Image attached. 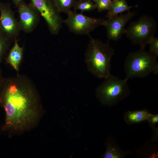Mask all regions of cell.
Wrapping results in <instances>:
<instances>
[{
    "mask_svg": "<svg viewBox=\"0 0 158 158\" xmlns=\"http://www.w3.org/2000/svg\"><path fill=\"white\" fill-rule=\"evenodd\" d=\"M150 114L145 110L130 111L127 113L126 118L127 120L129 123H138L147 120Z\"/></svg>",
    "mask_w": 158,
    "mask_h": 158,
    "instance_id": "13",
    "label": "cell"
},
{
    "mask_svg": "<svg viewBox=\"0 0 158 158\" xmlns=\"http://www.w3.org/2000/svg\"><path fill=\"white\" fill-rule=\"evenodd\" d=\"M14 4L16 6L20 3L21 1L23 0H11Z\"/></svg>",
    "mask_w": 158,
    "mask_h": 158,
    "instance_id": "21",
    "label": "cell"
},
{
    "mask_svg": "<svg viewBox=\"0 0 158 158\" xmlns=\"http://www.w3.org/2000/svg\"><path fill=\"white\" fill-rule=\"evenodd\" d=\"M112 1L111 0H96L94 3L98 11L101 12L109 10L111 6Z\"/></svg>",
    "mask_w": 158,
    "mask_h": 158,
    "instance_id": "16",
    "label": "cell"
},
{
    "mask_svg": "<svg viewBox=\"0 0 158 158\" xmlns=\"http://www.w3.org/2000/svg\"><path fill=\"white\" fill-rule=\"evenodd\" d=\"M134 12L128 11L124 14H120L114 17L104 20L102 25L106 29L109 40H117L125 34V25L127 23L135 16Z\"/></svg>",
    "mask_w": 158,
    "mask_h": 158,
    "instance_id": "10",
    "label": "cell"
},
{
    "mask_svg": "<svg viewBox=\"0 0 158 158\" xmlns=\"http://www.w3.org/2000/svg\"><path fill=\"white\" fill-rule=\"evenodd\" d=\"M1 37V36H0Z\"/></svg>",
    "mask_w": 158,
    "mask_h": 158,
    "instance_id": "25",
    "label": "cell"
},
{
    "mask_svg": "<svg viewBox=\"0 0 158 158\" xmlns=\"http://www.w3.org/2000/svg\"><path fill=\"white\" fill-rule=\"evenodd\" d=\"M8 42L0 36V62L6 54L8 49Z\"/></svg>",
    "mask_w": 158,
    "mask_h": 158,
    "instance_id": "19",
    "label": "cell"
},
{
    "mask_svg": "<svg viewBox=\"0 0 158 158\" xmlns=\"http://www.w3.org/2000/svg\"><path fill=\"white\" fill-rule=\"evenodd\" d=\"M111 6L108 11L106 17L111 18L122 13L126 11H129L133 7L138 6H131L128 5L126 0H112Z\"/></svg>",
    "mask_w": 158,
    "mask_h": 158,
    "instance_id": "12",
    "label": "cell"
},
{
    "mask_svg": "<svg viewBox=\"0 0 158 158\" xmlns=\"http://www.w3.org/2000/svg\"><path fill=\"white\" fill-rule=\"evenodd\" d=\"M46 23L53 35H57L61 29L63 20L58 11L54 0H30Z\"/></svg>",
    "mask_w": 158,
    "mask_h": 158,
    "instance_id": "8",
    "label": "cell"
},
{
    "mask_svg": "<svg viewBox=\"0 0 158 158\" xmlns=\"http://www.w3.org/2000/svg\"><path fill=\"white\" fill-rule=\"evenodd\" d=\"M3 79H2L1 78V74H0V84L1 82V81H2V80Z\"/></svg>",
    "mask_w": 158,
    "mask_h": 158,
    "instance_id": "22",
    "label": "cell"
},
{
    "mask_svg": "<svg viewBox=\"0 0 158 158\" xmlns=\"http://www.w3.org/2000/svg\"><path fill=\"white\" fill-rule=\"evenodd\" d=\"M157 56L145 48L129 53L127 56L124 63L126 75L125 79L134 78H143L153 73H158Z\"/></svg>",
    "mask_w": 158,
    "mask_h": 158,
    "instance_id": "3",
    "label": "cell"
},
{
    "mask_svg": "<svg viewBox=\"0 0 158 158\" xmlns=\"http://www.w3.org/2000/svg\"><path fill=\"white\" fill-rule=\"evenodd\" d=\"M0 104L6 118L2 129L20 134L35 126L41 116L38 99L30 88L3 79L0 84Z\"/></svg>",
    "mask_w": 158,
    "mask_h": 158,
    "instance_id": "1",
    "label": "cell"
},
{
    "mask_svg": "<svg viewBox=\"0 0 158 158\" xmlns=\"http://www.w3.org/2000/svg\"><path fill=\"white\" fill-rule=\"evenodd\" d=\"M90 1H93L94 2H95L96 0H90Z\"/></svg>",
    "mask_w": 158,
    "mask_h": 158,
    "instance_id": "23",
    "label": "cell"
},
{
    "mask_svg": "<svg viewBox=\"0 0 158 158\" xmlns=\"http://www.w3.org/2000/svg\"><path fill=\"white\" fill-rule=\"evenodd\" d=\"M85 54V61L87 70L96 77L104 79L111 74V61L114 50L109 41L105 43L90 35Z\"/></svg>",
    "mask_w": 158,
    "mask_h": 158,
    "instance_id": "2",
    "label": "cell"
},
{
    "mask_svg": "<svg viewBox=\"0 0 158 158\" xmlns=\"http://www.w3.org/2000/svg\"><path fill=\"white\" fill-rule=\"evenodd\" d=\"M67 18L63 23L71 32L76 34L90 35V33L97 28L102 25L104 19L87 16L83 13H78L71 10L67 14Z\"/></svg>",
    "mask_w": 158,
    "mask_h": 158,
    "instance_id": "6",
    "label": "cell"
},
{
    "mask_svg": "<svg viewBox=\"0 0 158 158\" xmlns=\"http://www.w3.org/2000/svg\"><path fill=\"white\" fill-rule=\"evenodd\" d=\"M157 28V23L154 18L143 15L137 21L130 23L126 29L125 34L133 44L145 48L154 36Z\"/></svg>",
    "mask_w": 158,
    "mask_h": 158,
    "instance_id": "5",
    "label": "cell"
},
{
    "mask_svg": "<svg viewBox=\"0 0 158 158\" xmlns=\"http://www.w3.org/2000/svg\"><path fill=\"white\" fill-rule=\"evenodd\" d=\"M21 30L10 5L0 1V36L8 42L17 40Z\"/></svg>",
    "mask_w": 158,
    "mask_h": 158,
    "instance_id": "7",
    "label": "cell"
},
{
    "mask_svg": "<svg viewBox=\"0 0 158 158\" xmlns=\"http://www.w3.org/2000/svg\"><path fill=\"white\" fill-rule=\"evenodd\" d=\"M96 88V95L103 104L111 105L127 97L130 91L127 80L111 74Z\"/></svg>",
    "mask_w": 158,
    "mask_h": 158,
    "instance_id": "4",
    "label": "cell"
},
{
    "mask_svg": "<svg viewBox=\"0 0 158 158\" xmlns=\"http://www.w3.org/2000/svg\"><path fill=\"white\" fill-rule=\"evenodd\" d=\"M148 44H149V51L156 56H158V38L152 37L150 40Z\"/></svg>",
    "mask_w": 158,
    "mask_h": 158,
    "instance_id": "18",
    "label": "cell"
},
{
    "mask_svg": "<svg viewBox=\"0 0 158 158\" xmlns=\"http://www.w3.org/2000/svg\"><path fill=\"white\" fill-rule=\"evenodd\" d=\"M59 12L67 14L73 7L77 0H54Z\"/></svg>",
    "mask_w": 158,
    "mask_h": 158,
    "instance_id": "14",
    "label": "cell"
},
{
    "mask_svg": "<svg viewBox=\"0 0 158 158\" xmlns=\"http://www.w3.org/2000/svg\"><path fill=\"white\" fill-rule=\"evenodd\" d=\"M73 7L74 11L79 10L81 13L93 11L96 9L95 3L90 0H78Z\"/></svg>",
    "mask_w": 158,
    "mask_h": 158,
    "instance_id": "15",
    "label": "cell"
},
{
    "mask_svg": "<svg viewBox=\"0 0 158 158\" xmlns=\"http://www.w3.org/2000/svg\"><path fill=\"white\" fill-rule=\"evenodd\" d=\"M78 0L82 1V0Z\"/></svg>",
    "mask_w": 158,
    "mask_h": 158,
    "instance_id": "24",
    "label": "cell"
},
{
    "mask_svg": "<svg viewBox=\"0 0 158 158\" xmlns=\"http://www.w3.org/2000/svg\"><path fill=\"white\" fill-rule=\"evenodd\" d=\"M13 47L10 50L7 58V61L16 70L18 71L22 58L23 49L15 41Z\"/></svg>",
    "mask_w": 158,
    "mask_h": 158,
    "instance_id": "11",
    "label": "cell"
},
{
    "mask_svg": "<svg viewBox=\"0 0 158 158\" xmlns=\"http://www.w3.org/2000/svg\"><path fill=\"white\" fill-rule=\"evenodd\" d=\"M17 6L19 16V23L21 30L26 33L32 32L39 23V13L31 2L27 4L23 0Z\"/></svg>",
    "mask_w": 158,
    "mask_h": 158,
    "instance_id": "9",
    "label": "cell"
},
{
    "mask_svg": "<svg viewBox=\"0 0 158 158\" xmlns=\"http://www.w3.org/2000/svg\"><path fill=\"white\" fill-rule=\"evenodd\" d=\"M147 120L151 124H156L158 122V115L157 114L152 115L150 114Z\"/></svg>",
    "mask_w": 158,
    "mask_h": 158,
    "instance_id": "20",
    "label": "cell"
},
{
    "mask_svg": "<svg viewBox=\"0 0 158 158\" xmlns=\"http://www.w3.org/2000/svg\"><path fill=\"white\" fill-rule=\"evenodd\" d=\"M105 158H119L121 157V154L116 148L108 146L104 156Z\"/></svg>",
    "mask_w": 158,
    "mask_h": 158,
    "instance_id": "17",
    "label": "cell"
}]
</instances>
